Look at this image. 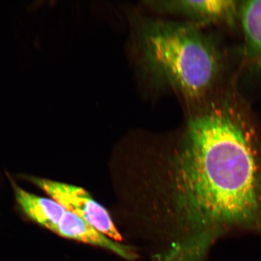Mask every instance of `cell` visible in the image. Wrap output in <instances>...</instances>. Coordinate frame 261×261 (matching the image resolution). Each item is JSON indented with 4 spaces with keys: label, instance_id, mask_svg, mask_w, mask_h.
Wrapping results in <instances>:
<instances>
[{
    "label": "cell",
    "instance_id": "1",
    "mask_svg": "<svg viewBox=\"0 0 261 261\" xmlns=\"http://www.w3.org/2000/svg\"><path fill=\"white\" fill-rule=\"evenodd\" d=\"M170 173L173 216L181 231L167 247L173 253L204 248L209 228L251 222L260 212L256 135L229 105H215L192 117Z\"/></svg>",
    "mask_w": 261,
    "mask_h": 261
},
{
    "label": "cell",
    "instance_id": "2",
    "mask_svg": "<svg viewBox=\"0 0 261 261\" xmlns=\"http://www.w3.org/2000/svg\"><path fill=\"white\" fill-rule=\"evenodd\" d=\"M142 63L152 82L169 86L187 99L207 92L219 70L214 48L190 25L149 20L140 34Z\"/></svg>",
    "mask_w": 261,
    "mask_h": 261
},
{
    "label": "cell",
    "instance_id": "3",
    "mask_svg": "<svg viewBox=\"0 0 261 261\" xmlns=\"http://www.w3.org/2000/svg\"><path fill=\"white\" fill-rule=\"evenodd\" d=\"M28 178L45 192L50 198L57 201L67 211L83 219L102 234L118 243L123 241L121 233L106 207L94 200L82 187L46 178Z\"/></svg>",
    "mask_w": 261,
    "mask_h": 261
},
{
    "label": "cell",
    "instance_id": "4",
    "mask_svg": "<svg viewBox=\"0 0 261 261\" xmlns=\"http://www.w3.org/2000/svg\"><path fill=\"white\" fill-rule=\"evenodd\" d=\"M154 9L167 13H181L204 20H221L232 18L238 9V2L232 0L202 1L149 2Z\"/></svg>",
    "mask_w": 261,
    "mask_h": 261
},
{
    "label": "cell",
    "instance_id": "5",
    "mask_svg": "<svg viewBox=\"0 0 261 261\" xmlns=\"http://www.w3.org/2000/svg\"><path fill=\"white\" fill-rule=\"evenodd\" d=\"M14 190L17 202L25 214L53 232L66 209L53 199L34 195L16 185Z\"/></svg>",
    "mask_w": 261,
    "mask_h": 261
},
{
    "label": "cell",
    "instance_id": "6",
    "mask_svg": "<svg viewBox=\"0 0 261 261\" xmlns=\"http://www.w3.org/2000/svg\"><path fill=\"white\" fill-rule=\"evenodd\" d=\"M241 18L249 45L261 56V0L245 2L241 8Z\"/></svg>",
    "mask_w": 261,
    "mask_h": 261
}]
</instances>
